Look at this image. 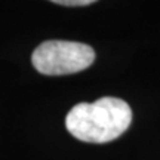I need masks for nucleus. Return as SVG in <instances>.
I'll use <instances>...</instances> for the list:
<instances>
[{
	"label": "nucleus",
	"instance_id": "nucleus-1",
	"mask_svg": "<svg viewBox=\"0 0 160 160\" xmlns=\"http://www.w3.org/2000/svg\"><path fill=\"white\" fill-rule=\"evenodd\" d=\"M131 122L129 104L120 98L104 97L92 104L74 105L65 117V128L83 142L104 144L119 138Z\"/></svg>",
	"mask_w": 160,
	"mask_h": 160
},
{
	"label": "nucleus",
	"instance_id": "nucleus-2",
	"mask_svg": "<svg viewBox=\"0 0 160 160\" xmlns=\"http://www.w3.org/2000/svg\"><path fill=\"white\" fill-rule=\"evenodd\" d=\"M95 61V52L89 45L67 40H48L34 49L31 62L46 76H64L83 71Z\"/></svg>",
	"mask_w": 160,
	"mask_h": 160
},
{
	"label": "nucleus",
	"instance_id": "nucleus-3",
	"mask_svg": "<svg viewBox=\"0 0 160 160\" xmlns=\"http://www.w3.org/2000/svg\"><path fill=\"white\" fill-rule=\"evenodd\" d=\"M51 2L62 6H86L97 2V0H51Z\"/></svg>",
	"mask_w": 160,
	"mask_h": 160
}]
</instances>
